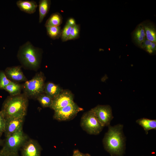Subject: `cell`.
Segmentation results:
<instances>
[{
    "label": "cell",
    "instance_id": "obj_1",
    "mask_svg": "<svg viewBox=\"0 0 156 156\" xmlns=\"http://www.w3.org/2000/svg\"><path fill=\"white\" fill-rule=\"evenodd\" d=\"M103 138L104 148L111 156H123L125 148V138L123 131V125H110Z\"/></svg>",
    "mask_w": 156,
    "mask_h": 156
},
{
    "label": "cell",
    "instance_id": "obj_2",
    "mask_svg": "<svg viewBox=\"0 0 156 156\" xmlns=\"http://www.w3.org/2000/svg\"><path fill=\"white\" fill-rule=\"evenodd\" d=\"M42 53L41 49L27 41L19 47L17 57L22 67L36 71L40 67Z\"/></svg>",
    "mask_w": 156,
    "mask_h": 156
},
{
    "label": "cell",
    "instance_id": "obj_3",
    "mask_svg": "<svg viewBox=\"0 0 156 156\" xmlns=\"http://www.w3.org/2000/svg\"><path fill=\"white\" fill-rule=\"evenodd\" d=\"M28 105V99L23 93L10 96L3 102L0 112L5 119L25 117Z\"/></svg>",
    "mask_w": 156,
    "mask_h": 156
},
{
    "label": "cell",
    "instance_id": "obj_4",
    "mask_svg": "<svg viewBox=\"0 0 156 156\" xmlns=\"http://www.w3.org/2000/svg\"><path fill=\"white\" fill-rule=\"evenodd\" d=\"M45 77L42 72L37 73L33 78L22 84L23 93L29 99H36L44 93Z\"/></svg>",
    "mask_w": 156,
    "mask_h": 156
},
{
    "label": "cell",
    "instance_id": "obj_5",
    "mask_svg": "<svg viewBox=\"0 0 156 156\" xmlns=\"http://www.w3.org/2000/svg\"><path fill=\"white\" fill-rule=\"evenodd\" d=\"M23 130L5 137L0 153L4 155L18 154V151L29 139Z\"/></svg>",
    "mask_w": 156,
    "mask_h": 156
},
{
    "label": "cell",
    "instance_id": "obj_6",
    "mask_svg": "<svg viewBox=\"0 0 156 156\" xmlns=\"http://www.w3.org/2000/svg\"><path fill=\"white\" fill-rule=\"evenodd\" d=\"M80 125L84 131L90 135L99 134L104 127L99 122L91 109L84 113L82 115Z\"/></svg>",
    "mask_w": 156,
    "mask_h": 156
},
{
    "label": "cell",
    "instance_id": "obj_7",
    "mask_svg": "<svg viewBox=\"0 0 156 156\" xmlns=\"http://www.w3.org/2000/svg\"><path fill=\"white\" fill-rule=\"evenodd\" d=\"M83 110L74 102L65 107L54 111V119L59 121H66L71 120L76 116L80 112Z\"/></svg>",
    "mask_w": 156,
    "mask_h": 156
},
{
    "label": "cell",
    "instance_id": "obj_8",
    "mask_svg": "<svg viewBox=\"0 0 156 156\" xmlns=\"http://www.w3.org/2000/svg\"><path fill=\"white\" fill-rule=\"evenodd\" d=\"M103 127L108 126L114 118L111 107L109 105H98L91 109Z\"/></svg>",
    "mask_w": 156,
    "mask_h": 156
},
{
    "label": "cell",
    "instance_id": "obj_9",
    "mask_svg": "<svg viewBox=\"0 0 156 156\" xmlns=\"http://www.w3.org/2000/svg\"><path fill=\"white\" fill-rule=\"evenodd\" d=\"M73 94L68 90H63L53 99L50 108L55 111L65 107L74 102Z\"/></svg>",
    "mask_w": 156,
    "mask_h": 156
},
{
    "label": "cell",
    "instance_id": "obj_10",
    "mask_svg": "<svg viewBox=\"0 0 156 156\" xmlns=\"http://www.w3.org/2000/svg\"><path fill=\"white\" fill-rule=\"evenodd\" d=\"M25 117L9 118L5 120L4 133L5 137L23 130Z\"/></svg>",
    "mask_w": 156,
    "mask_h": 156
},
{
    "label": "cell",
    "instance_id": "obj_11",
    "mask_svg": "<svg viewBox=\"0 0 156 156\" xmlns=\"http://www.w3.org/2000/svg\"><path fill=\"white\" fill-rule=\"evenodd\" d=\"M21 156H41V148L36 140L29 138L21 149Z\"/></svg>",
    "mask_w": 156,
    "mask_h": 156
},
{
    "label": "cell",
    "instance_id": "obj_12",
    "mask_svg": "<svg viewBox=\"0 0 156 156\" xmlns=\"http://www.w3.org/2000/svg\"><path fill=\"white\" fill-rule=\"evenodd\" d=\"M21 66H14L7 68L5 71L8 79L12 81L18 83L26 81L27 79L21 69Z\"/></svg>",
    "mask_w": 156,
    "mask_h": 156
},
{
    "label": "cell",
    "instance_id": "obj_13",
    "mask_svg": "<svg viewBox=\"0 0 156 156\" xmlns=\"http://www.w3.org/2000/svg\"><path fill=\"white\" fill-rule=\"evenodd\" d=\"M132 38L133 43L141 48L146 39L144 30L141 23L137 25L132 33Z\"/></svg>",
    "mask_w": 156,
    "mask_h": 156
},
{
    "label": "cell",
    "instance_id": "obj_14",
    "mask_svg": "<svg viewBox=\"0 0 156 156\" xmlns=\"http://www.w3.org/2000/svg\"><path fill=\"white\" fill-rule=\"evenodd\" d=\"M148 40L156 42V28L155 24L149 20H145L141 23Z\"/></svg>",
    "mask_w": 156,
    "mask_h": 156
},
{
    "label": "cell",
    "instance_id": "obj_15",
    "mask_svg": "<svg viewBox=\"0 0 156 156\" xmlns=\"http://www.w3.org/2000/svg\"><path fill=\"white\" fill-rule=\"evenodd\" d=\"M16 4L21 11L30 14L36 12L38 6L36 2L33 0H19Z\"/></svg>",
    "mask_w": 156,
    "mask_h": 156
},
{
    "label": "cell",
    "instance_id": "obj_16",
    "mask_svg": "<svg viewBox=\"0 0 156 156\" xmlns=\"http://www.w3.org/2000/svg\"><path fill=\"white\" fill-rule=\"evenodd\" d=\"M63 90L59 85L52 82H48L45 83L44 93L53 99Z\"/></svg>",
    "mask_w": 156,
    "mask_h": 156
},
{
    "label": "cell",
    "instance_id": "obj_17",
    "mask_svg": "<svg viewBox=\"0 0 156 156\" xmlns=\"http://www.w3.org/2000/svg\"><path fill=\"white\" fill-rule=\"evenodd\" d=\"M39 3V22L41 23L49 11L51 2L50 0H40Z\"/></svg>",
    "mask_w": 156,
    "mask_h": 156
},
{
    "label": "cell",
    "instance_id": "obj_18",
    "mask_svg": "<svg viewBox=\"0 0 156 156\" xmlns=\"http://www.w3.org/2000/svg\"><path fill=\"white\" fill-rule=\"evenodd\" d=\"M136 122L143 128L146 134L151 130L156 129V120L142 118L137 120Z\"/></svg>",
    "mask_w": 156,
    "mask_h": 156
},
{
    "label": "cell",
    "instance_id": "obj_19",
    "mask_svg": "<svg viewBox=\"0 0 156 156\" xmlns=\"http://www.w3.org/2000/svg\"><path fill=\"white\" fill-rule=\"evenodd\" d=\"M63 21V17L59 12L52 14L46 22V27L52 26H60Z\"/></svg>",
    "mask_w": 156,
    "mask_h": 156
},
{
    "label": "cell",
    "instance_id": "obj_20",
    "mask_svg": "<svg viewBox=\"0 0 156 156\" xmlns=\"http://www.w3.org/2000/svg\"><path fill=\"white\" fill-rule=\"evenodd\" d=\"M4 90L10 94V96L17 95L21 94L22 90V84L12 81L6 86Z\"/></svg>",
    "mask_w": 156,
    "mask_h": 156
},
{
    "label": "cell",
    "instance_id": "obj_21",
    "mask_svg": "<svg viewBox=\"0 0 156 156\" xmlns=\"http://www.w3.org/2000/svg\"><path fill=\"white\" fill-rule=\"evenodd\" d=\"M48 36L53 40L57 39L61 36L62 29L60 26L46 27Z\"/></svg>",
    "mask_w": 156,
    "mask_h": 156
},
{
    "label": "cell",
    "instance_id": "obj_22",
    "mask_svg": "<svg viewBox=\"0 0 156 156\" xmlns=\"http://www.w3.org/2000/svg\"><path fill=\"white\" fill-rule=\"evenodd\" d=\"M53 99L44 93L40 95L36 98L41 106L44 108H50L52 103Z\"/></svg>",
    "mask_w": 156,
    "mask_h": 156
},
{
    "label": "cell",
    "instance_id": "obj_23",
    "mask_svg": "<svg viewBox=\"0 0 156 156\" xmlns=\"http://www.w3.org/2000/svg\"><path fill=\"white\" fill-rule=\"evenodd\" d=\"M141 48L150 54H153L155 53L156 51V42L149 40L146 38Z\"/></svg>",
    "mask_w": 156,
    "mask_h": 156
},
{
    "label": "cell",
    "instance_id": "obj_24",
    "mask_svg": "<svg viewBox=\"0 0 156 156\" xmlns=\"http://www.w3.org/2000/svg\"><path fill=\"white\" fill-rule=\"evenodd\" d=\"M80 30L79 24H76L72 27L68 40H74L79 38Z\"/></svg>",
    "mask_w": 156,
    "mask_h": 156
},
{
    "label": "cell",
    "instance_id": "obj_25",
    "mask_svg": "<svg viewBox=\"0 0 156 156\" xmlns=\"http://www.w3.org/2000/svg\"><path fill=\"white\" fill-rule=\"evenodd\" d=\"M72 27L66 23L62 29L60 38L62 41L68 40Z\"/></svg>",
    "mask_w": 156,
    "mask_h": 156
},
{
    "label": "cell",
    "instance_id": "obj_26",
    "mask_svg": "<svg viewBox=\"0 0 156 156\" xmlns=\"http://www.w3.org/2000/svg\"><path fill=\"white\" fill-rule=\"evenodd\" d=\"M11 82L7 77L4 72L0 71V89L4 90L6 86Z\"/></svg>",
    "mask_w": 156,
    "mask_h": 156
},
{
    "label": "cell",
    "instance_id": "obj_27",
    "mask_svg": "<svg viewBox=\"0 0 156 156\" xmlns=\"http://www.w3.org/2000/svg\"><path fill=\"white\" fill-rule=\"evenodd\" d=\"M5 120L0 112V137L4 132Z\"/></svg>",
    "mask_w": 156,
    "mask_h": 156
},
{
    "label": "cell",
    "instance_id": "obj_28",
    "mask_svg": "<svg viewBox=\"0 0 156 156\" xmlns=\"http://www.w3.org/2000/svg\"><path fill=\"white\" fill-rule=\"evenodd\" d=\"M72 156H91L88 153H83L80 152L78 150H76L74 151Z\"/></svg>",
    "mask_w": 156,
    "mask_h": 156
},
{
    "label": "cell",
    "instance_id": "obj_29",
    "mask_svg": "<svg viewBox=\"0 0 156 156\" xmlns=\"http://www.w3.org/2000/svg\"><path fill=\"white\" fill-rule=\"evenodd\" d=\"M66 23L72 27L75 25L76 21L75 19L72 18H69L67 21Z\"/></svg>",
    "mask_w": 156,
    "mask_h": 156
},
{
    "label": "cell",
    "instance_id": "obj_30",
    "mask_svg": "<svg viewBox=\"0 0 156 156\" xmlns=\"http://www.w3.org/2000/svg\"><path fill=\"white\" fill-rule=\"evenodd\" d=\"M0 156H19L18 154L12 155H4L0 153Z\"/></svg>",
    "mask_w": 156,
    "mask_h": 156
},
{
    "label": "cell",
    "instance_id": "obj_31",
    "mask_svg": "<svg viewBox=\"0 0 156 156\" xmlns=\"http://www.w3.org/2000/svg\"><path fill=\"white\" fill-rule=\"evenodd\" d=\"M3 141L0 138V145H2L3 144Z\"/></svg>",
    "mask_w": 156,
    "mask_h": 156
}]
</instances>
